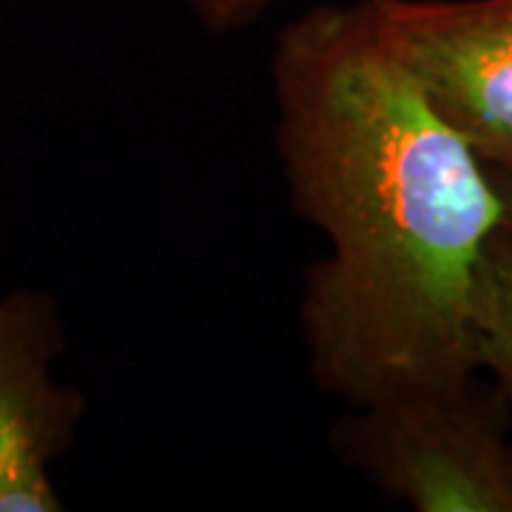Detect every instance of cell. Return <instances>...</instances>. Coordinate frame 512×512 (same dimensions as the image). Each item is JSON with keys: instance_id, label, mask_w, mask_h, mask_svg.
Wrapping results in <instances>:
<instances>
[{"instance_id": "6da1fadb", "label": "cell", "mask_w": 512, "mask_h": 512, "mask_svg": "<svg viewBox=\"0 0 512 512\" xmlns=\"http://www.w3.org/2000/svg\"><path fill=\"white\" fill-rule=\"evenodd\" d=\"M274 92L293 202L330 245L299 305L313 379L350 407L473 382L478 262L504 225L481 157L365 0L279 32Z\"/></svg>"}, {"instance_id": "7a4b0ae2", "label": "cell", "mask_w": 512, "mask_h": 512, "mask_svg": "<svg viewBox=\"0 0 512 512\" xmlns=\"http://www.w3.org/2000/svg\"><path fill=\"white\" fill-rule=\"evenodd\" d=\"M333 450L419 512H512V447L473 382L350 407Z\"/></svg>"}, {"instance_id": "3957f363", "label": "cell", "mask_w": 512, "mask_h": 512, "mask_svg": "<svg viewBox=\"0 0 512 512\" xmlns=\"http://www.w3.org/2000/svg\"><path fill=\"white\" fill-rule=\"evenodd\" d=\"M365 3L387 49L478 157H512V0Z\"/></svg>"}, {"instance_id": "277c9868", "label": "cell", "mask_w": 512, "mask_h": 512, "mask_svg": "<svg viewBox=\"0 0 512 512\" xmlns=\"http://www.w3.org/2000/svg\"><path fill=\"white\" fill-rule=\"evenodd\" d=\"M60 348L52 299H0V512H60L52 464L72 444L83 396L52 379Z\"/></svg>"}, {"instance_id": "5b68a950", "label": "cell", "mask_w": 512, "mask_h": 512, "mask_svg": "<svg viewBox=\"0 0 512 512\" xmlns=\"http://www.w3.org/2000/svg\"><path fill=\"white\" fill-rule=\"evenodd\" d=\"M473 359L498 384L501 399L512 407V231H495L481 262L473 288Z\"/></svg>"}, {"instance_id": "8992f818", "label": "cell", "mask_w": 512, "mask_h": 512, "mask_svg": "<svg viewBox=\"0 0 512 512\" xmlns=\"http://www.w3.org/2000/svg\"><path fill=\"white\" fill-rule=\"evenodd\" d=\"M274 0H188L194 15L211 32H231L254 23Z\"/></svg>"}, {"instance_id": "52a82bcc", "label": "cell", "mask_w": 512, "mask_h": 512, "mask_svg": "<svg viewBox=\"0 0 512 512\" xmlns=\"http://www.w3.org/2000/svg\"><path fill=\"white\" fill-rule=\"evenodd\" d=\"M484 163V160H481ZM487 168V177L493 183L495 194L501 200V211H504V228L512 231V157L507 160H490L484 163Z\"/></svg>"}]
</instances>
